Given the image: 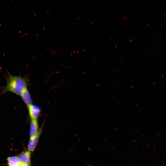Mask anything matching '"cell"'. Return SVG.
Instances as JSON below:
<instances>
[{"label":"cell","instance_id":"8","mask_svg":"<svg viewBox=\"0 0 166 166\" xmlns=\"http://www.w3.org/2000/svg\"><path fill=\"white\" fill-rule=\"evenodd\" d=\"M20 166H30V165L28 164H21Z\"/></svg>","mask_w":166,"mask_h":166},{"label":"cell","instance_id":"9","mask_svg":"<svg viewBox=\"0 0 166 166\" xmlns=\"http://www.w3.org/2000/svg\"><path fill=\"white\" fill-rule=\"evenodd\" d=\"M88 165H89L90 166H93V165H91L90 164H88Z\"/></svg>","mask_w":166,"mask_h":166},{"label":"cell","instance_id":"3","mask_svg":"<svg viewBox=\"0 0 166 166\" xmlns=\"http://www.w3.org/2000/svg\"><path fill=\"white\" fill-rule=\"evenodd\" d=\"M41 130L39 128L38 120H31L30 126V138L34 137L41 132Z\"/></svg>","mask_w":166,"mask_h":166},{"label":"cell","instance_id":"2","mask_svg":"<svg viewBox=\"0 0 166 166\" xmlns=\"http://www.w3.org/2000/svg\"><path fill=\"white\" fill-rule=\"evenodd\" d=\"M28 108L31 120H37L41 113V108L37 105L32 104L28 107Z\"/></svg>","mask_w":166,"mask_h":166},{"label":"cell","instance_id":"7","mask_svg":"<svg viewBox=\"0 0 166 166\" xmlns=\"http://www.w3.org/2000/svg\"><path fill=\"white\" fill-rule=\"evenodd\" d=\"M8 166H20L21 164L17 157H11L7 159Z\"/></svg>","mask_w":166,"mask_h":166},{"label":"cell","instance_id":"6","mask_svg":"<svg viewBox=\"0 0 166 166\" xmlns=\"http://www.w3.org/2000/svg\"><path fill=\"white\" fill-rule=\"evenodd\" d=\"M20 97L23 101L27 107L33 104L32 98L29 91L28 90L25 91L20 96Z\"/></svg>","mask_w":166,"mask_h":166},{"label":"cell","instance_id":"1","mask_svg":"<svg viewBox=\"0 0 166 166\" xmlns=\"http://www.w3.org/2000/svg\"><path fill=\"white\" fill-rule=\"evenodd\" d=\"M7 73L5 75L7 84L0 89V94L4 95L11 92L20 96L28 90L30 82L28 77L14 76L9 72H7Z\"/></svg>","mask_w":166,"mask_h":166},{"label":"cell","instance_id":"4","mask_svg":"<svg viewBox=\"0 0 166 166\" xmlns=\"http://www.w3.org/2000/svg\"><path fill=\"white\" fill-rule=\"evenodd\" d=\"M41 132L34 137L30 138L28 146V149L30 151H34L36 148L39 139Z\"/></svg>","mask_w":166,"mask_h":166},{"label":"cell","instance_id":"5","mask_svg":"<svg viewBox=\"0 0 166 166\" xmlns=\"http://www.w3.org/2000/svg\"><path fill=\"white\" fill-rule=\"evenodd\" d=\"M31 156V152L29 151L22 153L18 157L21 164L30 165Z\"/></svg>","mask_w":166,"mask_h":166}]
</instances>
